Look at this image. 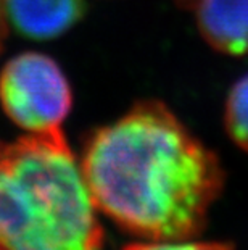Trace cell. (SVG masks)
Segmentation results:
<instances>
[{
    "mask_svg": "<svg viewBox=\"0 0 248 250\" xmlns=\"http://www.w3.org/2000/svg\"><path fill=\"white\" fill-rule=\"evenodd\" d=\"M79 167L95 208L147 241L200 236L226 183L216 153L155 100L94 132Z\"/></svg>",
    "mask_w": 248,
    "mask_h": 250,
    "instance_id": "obj_1",
    "label": "cell"
},
{
    "mask_svg": "<svg viewBox=\"0 0 248 250\" xmlns=\"http://www.w3.org/2000/svg\"><path fill=\"white\" fill-rule=\"evenodd\" d=\"M95 210L63 131L0 142V250H102Z\"/></svg>",
    "mask_w": 248,
    "mask_h": 250,
    "instance_id": "obj_2",
    "label": "cell"
},
{
    "mask_svg": "<svg viewBox=\"0 0 248 250\" xmlns=\"http://www.w3.org/2000/svg\"><path fill=\"white\" fill-rule=\"evenodd\" d=\"M0 104L8 118L29 134L61 131L71 110V89L50 57L28 52L2 70Z\"/></svg>",
    "mask_w": 248,
    "mask_h": 250,
    "instance_id": "obj_3",
    "label": "cell"
},
{
    "mask_svg": "<svg viewBox=\"0 0 248 250\" xmlns=\"http://www.w3.org/2000/svg\"><path fill=\"white\" fill-rule=\"evenodd\" d=\"M197 24L214 50L248 54V0H197Z\"/></svg>",
    "mask_w": 248,
    "mask_h": 250,
    "instance_id": "obj_4",
    "label": "cell"
},
{
    "mask_svg": "<svg viewBox=\"0 0 248 250\" xmlns=\"http://www.w3.org/2000/svg\"><path fill=\"white\" fill-rule=\"evenodd\" d=\"M15 29L31 39H52L81 20L84 0H3Z\"/></svg>",
    "mask_w": 248,
    "mask_h": 250,
    "instance_id": "obj_5",
    "label": "cell"
},
{
    "mask_svg": "<svg viewBox=\"0 0 248 250\" xmlns=\"http://www.w3.org/2000/svg\"><path fill=\"white\" fill-rule=\"evenodd\" d=\"M224 126L230 141L248 153V74L229 90L224 108Z\"/></svg>",
    "mask_w": 248,
    "mask_h": 250,
    "instance_id": "obj_6",
    "label": "cell"
},
{
    "mask_svg": "<svg viewBox=\"0 0 248 250\" xmlns=\"http://www.w3.org/2000/svg\"><path fill=\"white\" fill-rule=\"evenodd\" d=\"M123 250H235L228 242H195L187 241H149L137 242L124 247Z\"/></svg>",
    "mask_w": 248,
    "mask_h": 250,
    "instance_id": "obj_7",
    "label": "cell"
},
{
    "mask_svg": "<svg viewBox=\"0 0 248 250\" xmlns=\"http://www.w3.org/2000/svg\"><path fill=\"white\" fill-rule=\"evenodd\" d=\"M7 13H5V5H3V0H0V50H2V45H3V41L7 37Z\"/></svg>",
    "mask_w": 248,
    "mask_h": 250,
    "instance_id": "obj_8",
    "label": "cell"
}]
</instances>
